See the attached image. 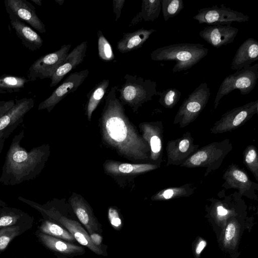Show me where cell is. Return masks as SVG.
I'll return each mask as SVG.
<instances>
[{
	"label": "cell",
	"instance_id": "1",
	"mask_svg": "<svg viewBox=\"0 0 258 258\" xmlns=\"http://www.w3.org/2000/svg\"><path fill=\"white\" fill-rule=\"evenodd\" d=\"M118 88V85L111 87L106 96L99 119L102 140L129 160H147L149 147L126 115L123 105L116 97Z\"/></svg>",
	"mask_w": 258,
	"mask_h": 258
},
{
	"label": "cell",
	"instance_id": "6",
	"mask_svg": "<svg viewBox=\"0 0 258 258\" xmlns=\"http://www.w3.org/2000/svg\"><path fill=\"white\" fill-rule=\"evenodd\" d=\"M232 145L228 139L213 142L197 150L180 166L187 168L207 167L208 174L221 165L223 160L230 152Z\"/></svg>",
	"mask_w": 258,
	"mask_h": 258
},
{
	"label": "cell",
	"instance_id": "15",
	"mask_svg": "<svg viewBox=\"0 0 258 258\" xmlns=\"http://www.w3.org/2000/svg\"><path fill=\"white\" fill-rule=\"evenodd\" d=\"M198 145L194 143V139L188 132L182 137L168 142L166 151L167 166L181 165L198 149Z\"/></svg>",
	"mask_w": 258,
	"mask_h": 258
},
{
	"label": "cell",
	"instance_id": "20",
	"mask_svg": "<svg viewBox=\"0 0 258 258\" xmlns=\"http://www.w3.org/2000/svg\"><path fill=\"white\" fill-rule=\"evenodd\" d=\"M161 122H143L140 124L142 138L146 141L150 148V157L157 160L162 151V128Z\"/></svg>",
	"mask_w": 258,
	"mask_h": 258
},
{
	"label": "cell",
	"instance_id": "30",
	"mask_svg": "<svg viewBox=\"0 0 258 258\" xmlns=\"http://www.w3.org/2000/svg\"><path fill=\"white\" fill-rule=\"evenodd\" d=\"M97 36L99 57L105 61H114L115 56L111 44L105 37L101 31H97Z\"/></svg>",
	"mask_w": 258,
	"mask_h": 258
},
{
	"label": "cell",
	"instance_id": "14",
	"mask_svg": "<svg viewBox=\"0 0 258 258\" xmlns=\"http://www.w3.org/2000/svg\"><path fill=\"white\" fill-rule=\"evenodd\" d=\"M7 13L25 22L41 33L46 32L45 25L36 13L35 7L26 0H5Z\"/></svg>",
	"mask_w": 258,
	"mask_h": 258
},
{
	"label": "cell",
	"instance_id": "11",
	"mask_svg": "<svg viewBox=\"0 0 258 258\" xmlns=\"http://www.w3.org/2000/svg\"><path fill=\"white\" fill-rule=\"evenodd\" d=\"M192 18L198 21L199 24H207L212 25L231 24L232 22H245L249 17L226 7L224 4L218 7L217 5L211 7L203 8L198 11Z\"/></svg>",
	"mask_w": 258,
	"mask_h": 258
},
{
	"label": "cell",
	"instance_id": "37",
	"mask_svg": "<svg viewBox=\"0 0 258 258\" xmlns=\"http://www.w3.org/2000/svg\"><path fill=\"white\" fill-rule=\"evenodd\" d=\"M125 0H113L112 1L113 10L115 16V21L116 22L119 19L121 10L124 6Z\"/></svg>",
	"mask_w": 258,
	"mask_h": 258
},
{
	"label": "cell",
	"instance_id": "31",
	"mask_svg": "<svg viewBox=\"0 0 258 258\" xmlns=\"http://www.w3.org/2000/svg\"><path fill=\"white\" fill-rule=\"evenodd\" d=\"M157 95L160 96L159 102L164 107L172 108L178 102L181 93L175 88H168L162 92L157 91Z\"/></svg>",
	"mask_w": 258,
	"mask_h": 258
},
{
	"label": "cell",
	"instance_id": "12",
	"mask_svg": "<svg viewBox=\"0 0 258 258\" xmlns=\"http://www.w3.org/2000/svg\"><path fill=\"white\" fill-rule=\"evenodd\" d=\"M88 74L87 69L70 74L49 97L39 104L38 110L46 109L50 112L68 95L74 93L84 82Z\"/></svg>",
	"mask_w": 258,
	"mask_h": 258
},
{
	"label": "cell",
	"instance_id": "43",
	"mask_svg": "<svg viewBox=\"0 0 258 258\" xmlns=\"http://www.w3.org/2000/svg\"><path fill=\"white\" fill-rule=\"evenodd\" d=\"M5 141V140L4 139H3V138L0 139V155L2 153L3 149L4 148Z\"/></svg>",
	"mask_w": 258,
	"mask_h": 258
},
{
	"label": "cell",
	"instance_id": "28",
	"mask_svg": "<svg viewBox=\"0 0 258 258\" xmlns=\"http://www.w3.org/2000/svg\"><path fill=\"white\" fill-rule=\"evenodd\" d=\"M39 229L43 233L73 243L76 241L74 236L67 229L52 220L43 221Z\"/></svg>",
	"mask_w": 258,
	"mask_h": 258
},
{
	"label": "cell",
	"instance_id": "46",
	"mask_svg": "<svg viewBox=\"0 0 258 258\" xmlns=\"http://www.w3.org/2000/svg\"><path fill=\"white\" fill-rule=\"evenodd\" d=\"M6 204L0 200V207L5 206Z\"/></svg>",
	"mask_w": 258,
	"mask_h": 258
},
{
	"label": "cell",
	"instance_id": "13",
	"mask_svg": "<svg viewBox=\"0 0 258 258\" xmlns=\"http://www.w3.org/2000/svg\"><path fill=\"white\" fill-rule=\"evenodd\" d=\"M34 106L32 98L15 101L14 106L0 117V139L6 140L22 123L25 115Z\"/></svg>",
	"mask_w": 258,
	"mask_h": 258
},
{
	"label": "cell",
	"instance_id": "5",
	"mask_svg": "<svg viewBox=\"0 0 258 258\" xmlns=\"http://www.w3.org/2000/svg\"><path fill=\"white\" fill-rule=\"evenodd\" d=\"M124 79V83L121 88L117 89L119 93L118 99L123 105H128L134 112H137L144 103L157 95L155 81L129 74H126Z\"/></svg>",
	"mask_w": 258,
	"mask_h": 258
},
{
	"label": "cell",
	"instance_id": "26",
	"mask_svg": "<svg viewBox=\"0 0 258 258\" xmlns=\"http://www.w3.org/2000/svg\"><path fill=\"white\" fill-rule=\"evenodd\" d=\"M161 0H143L141 11L132 19L129 27L142 21H154L159 16L161 11Z\"/></svg>",
	"mask_w": 258,
	"mask_h": 258
},
{
	"label": "cell",
	"instance_id": "39",
	"mask_svg": "<svg viewBox=\"0 0 258 258\" xmlns=\"http://www.w3.org/2000/svg\"><path fill=\"white\" fill-rule=\"evenodd\" d=\"M235 227L232 223H230L227 227L225 238L227 240H230L234 237L235 233Z\"/></svg>",
	"mask_w": 258,
	"mask_h": 258
},
{
	"label": "cell",
	"instance_id": "42",
	"mask_svg": "<svg viewBox=\"0 0 258 258\" xmlns=\"http://www.w3.org/2000/svg\"><path fill=\"white\" fill-rule=\"evenodd\" d=\"M217 212L219 215L225 216L228 213V211L222 206H219L217 207Z\"/></svg>",
	"mask_w": 258,
	"mask_h": 258
},
{
	"label": "cell",
	"instance_id": "4",
	"mask_svg": "<svg viewBox=\"0 0 258 258\" xmlns=\"http://www.w3.org/2000/svg\"><path fill=\"white\" fill-rule=\"evenodd\" d=\"M18 200L35 209L43 215L67 229L81 245L88 247L98 255H106L102 246L95 245L92 242L88 233L81 224L75 220L70 219L63 215L51 202L40 205L33 201L26 199L21 196Z\"/></svg>",
	"mask_w": 258,
	"mask_h": 258
},
{
	"label": "cell",
	"instance_id": "27",
	"mask_svg": "<svg viewBox=\"0 0 258 258\" xmlns=\"http://www.w3.org/2000/svg\"><path fill=\"white\" fill-rule=\"evenodd\" d=\"M109 85V80H102L88 93L86 106V114L89 121H91L93 112L97 107L104 96Z\"/></svg>",
	"mask_w": 258,
	"mask_h": 258
},
{
	"label": "cell",
	"instance_id": "29",
	"mask_svg": "<svg viewBox=\"0 0 258 258\" xmlns=\"http://www.w3.org/2000/svg\"><path fill=\"white\" fill-rule=\"evenodd\" d=\"M28 80L22 76L4 75L0 76V93L17 92L23 89Z\"/></svg>",
	"mask_w": 258,
	"mask_h": 258
},
{
	"label": "cell",
	"instance_id": "32",
	"mask_svg": "<svg viewBox=\"0 0 258 258\" xmlns=\"http://www.w3.org/2000/svg\"><path fill=\"white\" fill-rule=\"evenodd\" d=\"M161 5L165 21L177 15L183 8L182 0H161Z\"/></svg>",
	"mask_w": 258,
	"mask_h": 258
},
{
	"label": "cell",
	"instance_id": "18",
	"mask_svg": "<svg viewBox=\"0 0 258 258\" xmlns=\"http://www.w3.org/2000/svg\"><path fill=\"white\" fill-rule=\"evenodd\" d=\"M158 167L156 164L124 163L113 160H106L103 164L105 172L114 177L138 175Z\"/></svg>",
	"mask_w": 258,
	"mask_h": 258
},
{
	"label": "cell",
	"instance_id": "7",
	"mask_svg": "<svg viewBox=\"0 0 258 258\" xmlns=\"http://www.w3.org/2000/svg\"><path fill=\"white\" fill-rule=\"evenodd\" d=\"M257 79L258 63L245 67L225 77L217 91L214 102V109L224 96L234 90H239L242 95L250 93L255 87Z\"/></svg>",
	"mask_w": 258,
	"mask_h": 258
},
{
	"label": "cell",
	"instance_id": "16",
	"mask_svg": "<svg viewBox=\"0 0 258 258\" xmlns=\"http://www.w3.org/2000/svg\"><path fill=\"white\" fill-rule=\"evenodd\" d=\"M69 202L74 213L89 235L102 232L101 225L95 216L91 207L81 196L73 193L69 199Z\"/></svg>",
	"mask_w": 258,
	"mask_h": 258
},
{
	"label": "cell",
	"instance_id": "44",
	"mask_svg": "<svg viewBox=\"0 0 258 258\" xmlns=\"http://www.w3.org/2000/svg\"><path fill=\"white\" fill-rule=\"evenodd\" d=\"M36 5L41 6L42 5V0H31Z\"/></svg>",
	"mask_w": 258,
	"mask_h": 258
},
{
	"label": "cell",
	"instance_id": "45",
	"mask_svg": "<svg viewBox=\"0 0 258 258\" xmlns=\"http://www.w3.org/2000/svg\"><path fill=\"white\" fill-rule=\"evenodd\" d=\"M55 2L57 3L59 5H62L64 1L63 0H55Z\"/></svg>",
	"mask_w": 258,
	"mask_h": 258
},
{
	"label": "cell",
	"instance_id": "25",
	"mask_svg": "<svg viewBox=\"0 0 258 258\" xmlns=\"http://www.w3.org/2000/svg\"><path fill=\"white\" fill-rule=\"evenodd\" d=\"M223 178L230 188L238 189L241 194L249 191L253 183L244 171L235 165L229 167L224 174Z\"/></svg>",
	"mask_w": 258,
	"mask_h": 258
},
{
	"label": "cell",
	"instance_id": "2",
	"mask_svg": "<svg viewBox=\"0 0 258 258\" xmlns=\"http://www.w3.org/2000/svg\"><path fill=\"white\" fill-rule=\"evenodd\" d=\"M24 137V130L15 135L7 151L0 176V183L5 185H15L35 179L44 168L49 156L48 144L27 151L21 145Z\"/></svg>",
	"mask_w": 258,
	"mask_h": 258
},
{
	"label": "cell",
	"instance_id": "33",
	"mask_svg": "<svg viewBox=\"0 0 258 258\" xmlns=\"http://www.w3.org/2000/svg\"><path fill=\"white\" fill-rule=\"evenodd\" d=\"M243 161L246 167L252 173L256 180H258V156L254 146H249L243 153Z\"/></svg>",
	"mask_w": 258,
	"mask_h": 258
},
{
	"label": "cell",
	"instance_id": "22",
	"mask_svg": "<svg viewBox=\"0 0 258 258\" xmlns=\"http://www.w3.org/2000/svg\"><path fill=\"white\" fill-rule=\"evenodd\" d=\"M9 15L11 25L23 45L32 51L39 49L43 44L40 36L24 22L13 15Z\"/></svg>",
	"mask_w": 258,
	"mask_h": 258
},
{
	"label": "cell",
	"instance_id": "40",
	"mask_svg": "<svg viewBox=\"0 0 258 258\" xmlns=\"http://www.w3.org/2000/svg\"><path fill=\"white\" fill-rule=\"evenodd\" d=\"M90 239L94 244L98 246H101L103 238L100 234L93 233L90 234Z\"/></svg>",
	"mask_w": 258,
	"mask_h": 258
},
{
	"label": "cell",
	"instance_id": "9",
	"mask_svg": "<svg viewBox=\"0 0 258 258\" xmlns=\"http://www.w3.org/2000/svg\"><path fill=\"white\" fill-rule=\"evenodd\" d=\"M71 46V44H63L58 50L37 59L28 70V81L51 79L55 70L64 60Z\"/></svg>",
	"mask_w": 258,
	"mask_h": 258
},
{
	"label": "cell",
	"instance_id": "41",
	"mask_svg": "<svg viewBox=\"0 0 258 258\" xmlns=\"http://www.w3.org/2000/svg\"><path fill=\"white\" fill-rule=\"evenodd\" d=\"M206 245V242L204 240L201 241L196 248V253L200 254Z\"/></svg>",
	"mask_w": 258,
	"mask_h": 258
},
{
	"label": "cell",
	"instance_id": "34",
	"mask_svg": "<svg viewBox=\"0 0 258 258\" xmlns=\"http://www.w3.org/2000/svg\"><path fill=\"white\" fill-rule=\"evenodd\" d=\"M186 185L181 187H169L163 189L153 197V199H164L168 200L174 198L176 196L190 194L192 190Z\"/></svg>",
	"mask_w": 258,
	"mask_h": 258
},
{
	"label": "cell",
	"instance_id": "21",
	"mask_svg": "<svg viewBox=\"0 0 258 258\" xmlns=\"http://www.w3.org/2000/svg\"><path fill=\"white\" fill-rule=\"evenodd\" d=\"M258 60V41L252 38L245 40L237 49L231 62L232 70H239Z\"/></svg>",
	"mask_w": 258,
	"mask_h": 258
},
{
	"label": "cell",
	"instance_id": "3",
	"mask_svg": "<svg viewBox=\"0 0 258 258\" xmlns=\"http://www.w3.org/2000/svg\"><path fill=\"white\" fill-rule=\"evenodd\" d=\"M208 50L200 43H177L157 48L150 56L155 61H175L172 72L179 73L195 66L207 56Z\"/></svg>",
	"mask_w": 258,
	"mask_h": 258
},
{
	"label": "cell",
	"instance_id": "17",
	"mask_svg": "<svg viewBox=\"0 0 258 258\" xmlns=\"http://www.w3.org/2000/svg\"><path fill=\"white\" fill-rule=\"evenodd\" d=\"M239 29L231 25L207 26L199 32V35L208 44L218 48L234 42Z\"/></svg>",
	"mask_w": 258,
	"mask_h": 258
},
{
	"label": "cell",
	"instance_id": "38",
	"mask_svg": "<svg viewBox=\"0 0 258 258\" xmlns=\"http://www.w3.org/2000/svg\"><path fill=\"white\" fill-rule=\"evenodd\" d=\"M15 101L10 100L0 101V117L10 109L14 105Z\"/></svg>",
	"mask_w": 258,
	"mask_h": 258
},
{
	"label": "cell",
	"instance_id": "36",
	"mask_svg": "<svg viewBox=\"0 0 258 258\" xmlns=\"http://www.w3.org/2000/svg\"><path fill=\"white\" fill-rule=\"evenodd\" d=\"M109 221L116 230H119L122 227V220L117 209L114 207H110L108 210Z\"/></svg>",
	"mask_w": 258,
	"mask_h": 258
},
{
	"label": "cell",
	"instance_id": "23",
	"mask_svg": "<svg viewBox=\"0 0 258 258\" xmlns=\"http://www.w3.org/2000/svg\"><path fill=\"white\" fill-rule=\"evenodd\" d=\"M156 30L140 28L134 32L124 33L122 38L117 43V49L122 53L129 52L141 48Z\"/></svg>",
	"mask_w": 258,
	"mask_h": 258
},
{
	"label": "cell",
	"instance_id": "24",
	"mask_svg": "<svg viewBox=\"0 0 258 258\" xmlns=\"http://www.w3.org/2000/svg\"><path fill=\"white\" fill-rule=\"evenodd\" d=\"M38 237L41 242L49 249L67 255L82 254L84 247L61 239L40 232Z\"/></svg>",
	"mask_w": 258,
	"mask_h": 258
},
{
	"label": "cell",
	"instance_id": "19",
	"mask_svg": "<svg viewBox=\"0 0 258 258\" xmlns=\"http://www.w3.org/2000/svg\"><path fill=\"white\" fill-rule=\"evenodd\" d=\"M87 46L88 42L84 41L68 54L62 63L53 73L51 78L50 87L56 86L67 74L83 61Z\"/></svg>",
	"mask_w": 258,
	"mask_h": 258
},
{
	"label": "cell",
	"instance_id": "10",
	"mask_svg": "<svg viewBox=\"0 0 258 258\" xmlns=\"http://www.w3.org/2000/svg\"><path fill=\"white\" fill-rule=\"evenodd\" d=\"M257 112L258 100L233 108L222 115L211 128V132L213 134L231 132L246 123Z\"/></svg>",
	"mask_w": 258,
	"mask_h": 258
},
{
	"label": "cell",
	"instance_id": "8",
	"mask_svg": "<svg viewBox=\"0 0 258 258\" xmlns=\"http://www.w3.org/2000/svg\"><path fill=\"white\" fill-rule=\"evenodd\" d=\"M210 95V89L207 83H201L183 100L173 123L184 127L193 122L206 107Z\"/></svg>",
	"mask_w": 258,
	"mask_h": 258
},
{
	"label": "cell",
	"instance_id": "35",
	"mask_svg": "<svg viewBox=\"0 0 258 258\" xmlns=\"http://www.w3.org/2000/svg\"><path fill=\"white\" fill-rule=\"evenodd\" d=\"M19 226H9L0 229V251L4 250L9 243L20 233Z\"/></svg>",
	"mask_w": 258,
	"mask_h": 258
}]
</instances>
